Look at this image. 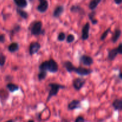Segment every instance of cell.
Returning <instances> with one entry per match:
<instances>
[{
	"instance_id": "obj_1",
	"label": "cell",
	"mask_w": 122,
	"mask_h": 122,
	"mask_svg": "<svg viewBox=\"0 0 122 122\" xmlns=\"http://www.w3.org/2000/svg\"><path fill=\"white\" fill-rule=\"evenodd\" d=\"M42 22L40 20L32 22L29 26L31 34L35 36L44 35L45 33V31L42 29Z\"/></svg>"
},
{
	"instance_id": "obj_2",
	"label": "cell",
	"mask_w": 122,
	"mask_h": 122,
	"mask_svg": "<svg viewBox=\"0 0 122 122\" xmlns=\"http://www.w3.org/2000/svg\"><path fill=\"white\" fill-rule=\"evenodd\" d=\"M48 86L50 87V89L49 91L48 95L46 98V102H49L50 99H51V98L57 96L60 89L66 88V86L64 85L58 83H50L48 84Z\"/></svg>"
},
{
	"instance_id": "obj_3",
	"label": "cell",
	"mask_w": 122,
	"mask_h": 122,
	"mask_svg": "<svg viewBox=\"0 0 122 122\" xmlns=\"http://www.w3.org/2000/svg\"><path fill=\"white\" fill-rule=\"evenodd\" d=\"M73 72L76 73L78 75L81 76H86L88 75L92 72V70L88 68H83V67H74L73 69Z\"/></svg>"
},
{
	"instance_id": "obj_4",
	"label": "cell",
	"mask_w": 122,
	"mask_h": 122,
	"mask_svg": "<svg viewBox=\"0 0 122 122\" xmlns=\"http://www.w3.org/2000/svg\"><path fill=\"white\" fill-rule=\"evenodd\" d=\"M41 48V45L38 41L32 42L29 47V52L30 56H33L35 54L37 53L40 50Z\"/></svg>"
},
{
	"instance_id": "obj_5",
	"label": "cell",
	"mask_w": 122,
	"mask_h": 122,
	"mask_svg": "<svg viewBox=\"0 0 122 122\" xmlns=\"http://www.w3.org/2000/svg\"><path fill=\"white\" fill-rule=\"evenodd\" d=\"M58 71V65L53 59L48 61V71L51 73H56Z\"/></svg>"
},
{
	"instance_id": "obj_6",
	"label": "cell",
	"mask_w": 122,
	"mask_h": 122,
	"mask_svg": "<svg viewBox=\"0 0 122 122\" xmlns=\"http://www.w3.org/2000/svg\"><path fill=\"white\" fill-rule=\"evenodd\" d=\"M86 83V80L82 78H76L73 81V86L76 90H80Z\"/></svg>"
},
{
	"instance_id": "obj_7",
	"label": "cell",
	"mask_w": 122,
	"mask_h": 122,
	"mask_svg": "<svg viewBox=\"0 0 122 122\" xmlns=\"http://www.w3.org/2000/svg\"><path fill=\"white\" fill-rule=\"evenodd\" d=\"M80 62L83 65L89 67L94 63V59L91 56L89 55H83L80 57Z\"/></svg>"
},
{
	"instance_id": "obj_8",
	"label": "cell",
	"mask_w": 122,
	"mask_h": 122,
	"mask_svg": "<svg viewBox=\"0 0 122 122\" xmlns=\"http://www.w3.org/2000/svg\"><path fill=\"white\" fill-rule=\"evenodd\" d=\"M39 4L37 6L36 10L41 13H44L47 11L49 7L48 1L47 0H38Z\"/></svg>"
},
{
	"instance_id": "obj_9",
	"label": "cell",
	"mask_w": 122,
	"mask_h": 122,
	"mask_svg": "<svg viewBox=\"0 0 122 122\" xmlns=\"http://www.w3.org/2000/svg\"><path fill=\"white\" fill-rule=\"evenodd\" d=\"M89 30H90V23L89 22L86 23L83 26L82 29V36L81 38L82 40H86L89 37Z\"/></svg>"
},
{
	"instance_id": "obj_10",
	"label": "cell",
	"mask_w": 122,
	"mask_h": 122,
	"mask_svg": "<svg viewBox=\"0 0 122 122\" xmlns=\"http://www.w3.org/2000/svg\"><path fill=\"white\" fill-rule=\"evenodd\" d=\"M70 10L71 13H77V14H79L81 15H84L85 14L84 9L79 5H73L70 7Z\"/></svg>"
},
{
	"instance_id": "obj_11",
	"label": "cell",
	"mask_w": 122,
	"mask_h": 122,
	"mask_svg": "<svg viewBox=\"0 0 122 122\" xmlns=\"http://www.w3.org/2000/svg\"><path fill=\"white\" fill-rule=\"evenodd\" d=\"M64 6H61V5L57 6V7L55 8L54 10L52 16H53L55 18L60 17L63 14V13H64Z\"/></svg>"
},
{
	"instance_id": "obj_12",
	"label": "cell",
	"mask_w": 122,
	"mask_h": 122,
	"mask_svg": "<svg viewBox=\"0 0 122 122\" xmlns=\"http://www.w3.org/2000/svg\"><path fill=\"white\" fill-rule=\"evenodd\" d=\"M81 107V100L77 99H73L68 105V109L69 110H74Z\"/></svg>"
},
{
	"instance_id": "obj_13",
	"label": "cell",
	"mask_w": 122,
	"mask_h": 122,
	"mask_svg": "<svg viewBox=\"0 0 122 122\" xmlns=\"http://www.w3.org/2000/svg\"><path fill=\"white\" fill-rule=\"evenodd\" d=\"M118 55H119V53H118V51L117 50V48L111 49L108 51V56H108V60L110 61H114Z\"/></svg>"
},
{
	"instance_id": "obj_14",
	"label": "cell",
	"mask_w": 122,
	"mask_h": 122,
	"mask_svg": "<svg viewBox=\"0 0 122 122\" xmlns=\"http://www.w3.org/2000/svg\"><path fill=\"white\" fill-rule=\"evenodd\" d=\"M122 35V31L120 29H116L114 31V33H113V35L112 37V41L113 43H116L119 39L120 38V36Z\"/></svg>"
},
{
	"instance_id": "obj_15",
	"label": "cell",
	"mask_w": 122,
	"mask_h": 122,
	"mask_svg": "<svg viewBox=\"0 0 122 122\" xmlns=\"http://www.w3.org/2000/svg\"><path fill=\"white\" fill-rule=\"evenodd\" d=\"M112 106L115 110L122 111V99H116L112 103Z\"/></svg>"
},
{
	"instance_id": "obj_16",
	"label": "cell",
	"mask_w": 122,
	"mask_h": 122,
	"mask_svg": "<svg viewBox=\"0 0 122 122\" xmlns=\"http://www.w3.org/2000/svg\"><path fill=\"white\" fill-rule=\"evenodd\" d=\"M15 4L17 6V8H25L28 5L27 0H13Z\"/></svg>"
},
{
	"instance_id": "obj_17",
	"label": "cell",
	"mask_w": 122,
	"mask_h": 122,
	"mask_svg": "<svg viewBox=\"0 0 122 122\" xmlns=\"http://www.w3.org/2000/svg\"><path fill=\"white\" fill-rule=\"evenodd\" d=\"M102 0H91L89 2L88 7L92 11H94L97 8L99 4L101 3Z\"/></svg>"
},
{
	"instance_id": "obj_18",
	"label": "cell",
	"mask_w": 122,
	"mask_h": 122,
	"mask_svg": "<svg viewBox=\"0 0 122 122\" xmlns=\"http://www.w3.org/2000/svg\"><path fill=\"white\" fill-rule=\"evenodd\" d=\"M63 67L65 68L66 71L69 72H73V69L75 66L73 65L72 63L69 61H66L63 63Z\"/></svg>"
},
{
	"instance_id": "obj_19",
	"label": "cell",
	"mask_w": 122,
	"mask_h": 122,
	"mask_svg": "<svg viewBox=\"0 0 122 122\" xmlns=\"http://www.w3.org/2000/svg\"><path fill=\"white\" fill-rule=\"evenodd\" d=\"M19 49V45L17 43H11L8 47V51L11 53L16 52Z\"/></svg>"
},
{
	"instance_id": "obj_20",
	"label": "cell",
	"mask_w": 122,
	"mask_h": 122,
	"mask_svg": "<svg viewBox=\"0 0 122 122\" xmlns=\"http://www.w3.org/2000/svg\"><path fill=\"white\" fill-rule=\"evenodd\" d=\"M16 11L17 13V14H19V15L20 16L22 19H25V20H26V19H27V17H28L29 16L28 13H27L26 11L23 10L22 8H17L16 9Z\"/></svg>"
},
{
	"instance_id": "obj_21",
	"label": "cell",
	"mask_w": 122,
	"mask_h": 122,
	"mask_svg": "<svg viewBox=\"0 0 122 122\" xmlns=\"http://www.w3.org/2000/svg\"><path fill=\"white\" fill-rule=\"evenodd\" d=\"M7 88L10 92H14L17 91L19 89V86L15 84L10 83L7 84Z\"/></svg>"
},
{
	"instance_id": "obj_22",
	"label": "cell",
	"mask_w": 122,
	"mask_h": 122,
	"mask_svg": "<svg viewBox=\"0 0 122 122\" xmlns=\"http://www.w3.org/2000/svg\"><path fill=\"white\" fill-rule=\"evenodd\" d=\"M95 13H95V11H92L88 14L89 19L91 20V22L93 25H96L98 23V20L95 18Z\"/></svg>"
},
{
	"instance_id": "obj_23",
	"label": "cell",
	"mask_w": 122,
	"mask_h": 122,
	"mask_svg": "<svg viewBox=\"0 0 122 122\" xmlns=\"http://www.w3.org/2000/svg\"><path fill=\"white\" fill-rule=\"evenodd\" d=\"M40 71H48V61H45L42 62L39 67Z\"/></svg>"
},
{
	"instance_id": "obj_24",
	"label": "cell",
	"mask_w": 122,
	"mask_h": 122,
	"mask_svg": "<svg viewBox=\"0 0 122 122\" xmlns=\"http://www.w3.org/2000/svg\"><path fill=\"white\" fill-rule=\"evenodd\" d=\"M46 76H47V72L46 71H40L39 74H38V80L39 81H42L46 78Z\"/></svg>"
},
{
	"instance_id": "obj_25",
	"label": "cell",
	"mask_w": 122,
	"mask_h": 122,
	"mask_svg": "<svg viewBox=\"0 0 122 122\" xmlns=\"http://www.w3.org/2000/svg\"><path fill=\"white\" fill-rule=\"evenodd\" d=\"M110 31H111V28H108V29H106V31L102 33V34L101 35V37H100V39H101V41L104 40V39L107 38V37L108 36V33L110 32Z\"/></svg>"
},
{
	"instance_id": "obj_26",
	"label": "cell",
	"mask_w": 122,
	"mask_h": 122,
	"mask_svg": "<svg viewBox=\"0 0 122 122\" xmlns=\"http://www.w3.org/2000/svg\"><path fill=\"white\" fill-rule=\"evenodd\" d=\"M6 61V56L2 53V52L0 51V66L2 67L4 65Z\"/></svg>"
},
{
	"instance_id": "obj_27",
	"label": "cell",
	"mask_w": 122,
	"mask_h": 122,
	"mask_svg": "<svg viewBox=\"0 0 122 122\" xmlns=\"http://www.w3.org/2000/svg\"><path fill=\"white\" fill-rule=\"evenodd\" d=\"M66 38V33L63 32H60L57 37V39L59 41H63L65 40Z\"/></svg>"
},
{
	"instance_id": "obj_28",
	"label": "cell",
	"mask_w": 122,
	"mask_h": 122,
	"mask_svg": "<svg viewBox=\"0 0 122 122\" xmlns=\"http://www.w3.org/2000/svg\"><path fill=\"white\" fill-rule=\"evenodd\" d=\"M75 40V37L73 34H69L67 36L66 41L67 43H71Z\"/></svg>"
},
{
	"instance_id": "obj_29",
	"label": "cell",
	"mask_w": 122,
	"mask_h": 122,
	"mask_svg": "<svg viewBox=\"0 0 122 122\" xmlns=\"http://www.w3.org/2000/svg\"><path fill=\"white\" fill-rule=\"evenodd\" d=\"M21 29V26L19 25H16L14 26V27L13 28V29H12V31H11V34H14L15 33H17Z\"/></svg>"
},
{
	"instance_id": "obj_30",
	"label": "cell",
	"mask_w": 122,
	"mask_h": 122,
	"mask_svg": "<svg viewBox=\"0 0 122 122\" xmlns=\"http://www.w3.org/2000/svg\"><path fill=\"white\" fill-rule=\"evenodd\" d=\"M117 50L119 55H122V43H120L117 47Z\"/></svg>"
},
{
	"instance_id": "obj_31",
	"label": "cell",
	"mask_w": 122,
	"mask_h": 122,
	"mask_svg": "<svg viewBox=\"0 0 122 122\" xmlns=\"http://www.w3.org/2000/svg\"><path fill=\"white\" fill-rule=\"evenodd\" d=\"M75 122H85V118L82 116H79L76 118Z\"/></svg>"
},
{
	"instance_id": "obj_32",
	"label": "cell",
	"mask_w": 122,
	"mask_h": 122,
	"mask_svg": "<svg viewBox=\"0 0 122 122\" xmlns=\"http://www.w3.org/2000/svg\"><path fill=\"white\" fill-rule=\"evenodd\" d=\"M5 41V36L4 34H0V43H4Z\"/></svg>"
},
{
	"instance_id": "obj_33",
	"label": "cell",
	"mask_w": 122,
	"mask_h": 122,
	"mask_svg": "<svg viewBox=\"0 0 122 122\" xmlns=\"http://www.w3.org/2000/svg\"><path fill=\"white\" fill-rule=\"evenodd\" d=\"M114 1L117 5H120L122 4V0H114Z\"/></svg>"
},
{
	"instance_id": "obj_34",
	"label": "cell",
	"mask_w": 122,
	"mask_h": 122,
	"mask_svg": "<svg viewBox=\"0 0 122 122\" xmlns=\"http://www.w3.org/2000/svg\"><path fill=\"white\" fill-rule=\"evenodd\" d=\"M119 78H120V79H122V72H120V74H119Z\"/></svg>"
},
{
	"instance_id": "obj_35",
	"label": "cell",
	"mask_w": 122,
	"mask_h": 122,
	"mask_svg": "<svg viewBox=\"0 0 122 122\" xmlns=\"http://www.w3.org/2000/svg\"><path fill=\"white\" fill-rule=\"evenodd\" d=\"M14 122L13 120H9L7 121V122Z\"/></svg>"
},
{
	"instance_id": "obj_36",
	"label": "cell",
	"mask_w": 122,
	"mask_h": 122,
	"mask_svg": "<svg viewBox=\"0 0 122 122\" xmlns=\"http://www.w3.org/2000/svg\"><path fill=\"white\" fill-rule=\"evenodd\" d=\"M28 122H35L34 120H29L28 121Z\"/></svg>"
}]
</instances>
